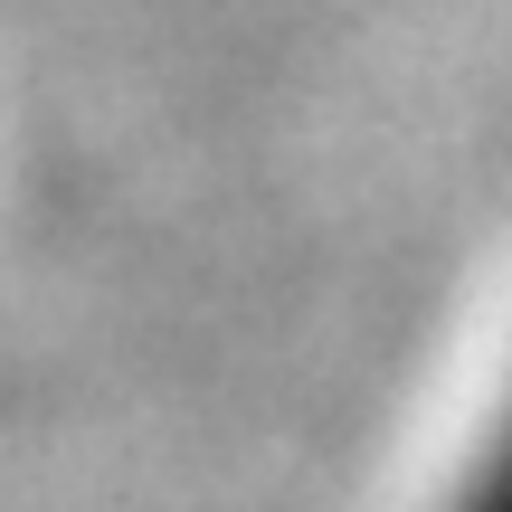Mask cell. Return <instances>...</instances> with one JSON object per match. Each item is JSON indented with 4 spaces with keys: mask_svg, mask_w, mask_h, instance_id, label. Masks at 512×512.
I'll use <instances>...</instances> for the list:
<instances>
[{
    "mask_svg": "<svg viewBox=\"0 0 512 512\" xmlns=\"http://www.w3.org/2000/svg\"><path fill=\"white\" fill-rule=\"evenodd\" d=\"M446 512H512V399H503L494 437L475 446V465H465V484H456V503H446Z\"/></svg>",
    "mask_w": 512,
    "mask_h": 512,
    "instance_id": "1",
    "label": "cell"
}]
</instances>
